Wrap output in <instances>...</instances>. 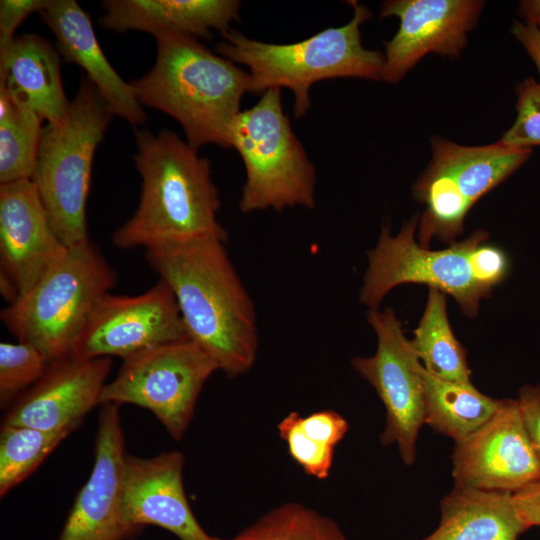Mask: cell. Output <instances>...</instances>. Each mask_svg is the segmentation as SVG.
<instances>
[{
  "label": "cell",
  "mask_w": 540,
  "mask_h": 540,
  "mask_svg": "<svg viewBox=\"0 0 540 540\" xmlns=\"http://www.w3.org/2000/svg\"><path fill=\"white\" fill-rule=\"evenodd\" d=\"M201 238L145 249L148 265L172 290L190 340L227 377L248 373L258 351L256 310L226 250Z\"/></svg>",
  "instance_id": "cell-1"
},
{
  "label": "cell",
  "mask_w": 540,
  "mask_h": 540,
  "mask_svg": "<svg viewBox=\"0 0 540 540\" xmlns=\"http://www.w3.org/2000/svg\"><path fill=\"white\" fill-rule=\"evenodd\" d=\"M135 164L142 179L133 216L112 235L121 249H145L201 238L228 241L219 223L218 189L210 162L173 131L135 130Z\"/></svg>",
  "instance_id": "cell-2"
},
{
  "label": "cell",
  "mask_w": 540,
  "mask_h": 540,
  "mask_svg": "<svg viewBox=\"0 0 540 540\" xmlns=\"http://www.w3.org/2000/svg\"><path fill=\"white\" fill-rule=\"evenodd\" d=\"M154 38L153 67L130 82L140 104L176 119L197 150L206 144L231 148L242 97L250 92L248 71L192 36L161 33Z\"/></svg>",
  "instance_id": "cell-3"
},
{
  "label": "cell",
  "mask_w": 540,
  "mask_h": 540,
  "mask_svg": "<svg viewBox=\"0 0 540 540\" xmlns=\"http://www.w3.org/2000/svg\"><path fill=\"white\" fill-rule=\"evenodd\" d=\"M350 22L329 27L305 40L273 44L251 39L229 29L216 45L217 54L245 65L250 75V92L263 94L271 88H288L294 94L293 115L300 119L311 108L314 83L333 78L382 80L385 55L366 49L361 42V25L371 11L356 1Z\"/></svg>",
  "instance_id": "cell-4"
},
{
  "label": "cell",
  "mask_w": 540,
  "mask_h": 540,
  "mask_svg": "<svg viewBox=\"0 0 540 540\" xmlns=\"http://www.w3.org/2000/svg\"><path fill=\"white\" fill-rule=\"evenodd\" d=\"M113 115L95 85L84 76L64 119L43 127L31 181L53 230L68 249L91 242L86 204L92 162Z\"/></svg>",
  "instance_id": "cell-5"
},
{
  "label": "cell",
  "mask_w": 540,
  "mask_h": 540,
  "mask_svg": "<svg viewBox=\"0 0 540 540\" xmlns=\"http://www.w3.org/2000/svg\"><path fill=\"white\" fill-rule=\"evenodd\" d=\"M117 275L89 242L66 255L14 303L1 311L7 330L37 347L49 363L70 357L97 302L116 284Z\"/></svg>",
  "instance_id": "cell-6"
},
{
  "label": "cell",
  "mask_w": 540,
  "mask_h": 540,
  "mask_svg": "<svg viewBox=\"0 0 540 540\" xmlns=\"http://www.w3.org/2000/svg\"><path fill=\"white\" fill-rule=\"evenodd\" d=\"M230 145L246 171L239 201L243 214L315 207L316 168L284 113L281 89H268L254 106L241 110Z\"/></svg>",
  "instance_id": "cell-7"
},
{
  "label": "cell",
  "mask_w": 540,
  "mask_h": 540,
  "mask_svg": "<svg viewBox=\"0 0 540 540\" xmlns=\"http://www.w3.org/2000/svg\"><path fill=\"white\" fill-rule=\"evenodd\" d=\"M419 214L405 222L396 235L383 226L376 246L368 252V266L359 292L361 303L378 309L395 287L407 283L427 285L452 296L468 317L478 313L480 300L490 295L476 265V249L488 233L477 230L448 248L430 250L415 241Z\"/></svg>",
  "instance_id": "cell-8"
},
{
  "label": "cell",
  "mask_w": 540,
  "mask_h": 540,
  "mask_svg": "<svg viewBox=\"0 0 540 540\" xmlns=\"http://www.w3.org/2000/svg\"><path fill=\"white\" fill-rule=\"evenodd\" d=\"M430 143L432 159L413 187L414 197L425 205L418 223L419 242L425 248L434 238L452 244L474 204L532 153V149L510 147L501 141L464 146L433 136Z\"/></svg>",
  "instance_id": "cell-9"
},
{
  "label": "cell",
  "mask_w": 540,
  "mask_h": 540,
  "mask_svg": "<svg viewBox=\"0 0 540 540\" xmlns=\"http://www.w3.org/2000/svg\"><path fill=\"white\" fill-rule=\"evenodd\" d=\"M217 370L215 360L190 339L155 346L123 360L116 377L104 386L100 405L145 408L178 441L204 384Z\"/></svg>",
  "instance_id": "cell-10"
},
{
  "label": "cell",
  "mask_w": 540,
  "mask_h": 540,
  "mask_svg": "<svg viewBox=\"0 0 540 540\" xmlns=\"http://www.w3.org/2000/svg\"><path fill=\"white\" fill-rule=\"evenodd\" d=\"M367 321L377 336V350L370 357H354L351 364L374 387L386 409L381 444H396L403 462L411 465L425 424L422 364L391 308L369 309Z\"/></svg>",
  "instance_id": "cell-11"
},
{
  "label": "cell",
  "mask_w": 540,
  "mask_h": 540,
  "mask_svg": "<svg viewBox=\"0 0 540 540\" xmlns=\"http://www.w3.org/2000/svg\"><path fill=\"white\" fill-rule=\"evenodd\" d=\"M189 339L176 298L162 280L136 296L106 293L89 315L70 357L123 360L166 343Z\"/></svg>",
  "instance_id": "cell-12"
},
{
  "label": "cell",
  "mask_w": 540,
  "mask_h": 540,
  "mask_svg": "<svg viewBox=\"0 0 540 540\" xmlns=\"http://www.w3.org/2000/svg\"><path fill=\"white\" fill-rule=\"evenodd\" d=\"M452 475L457 488L516 492L540 478V460L517 399H502L493 417L455 442Z\"/></svg>",
  "instance_id": "cell-13"
},
{
  "label": "cell",
  "mask_w": 540,
  "mask_h": 540,
  "mask_svg": "<svg viewBox=\"0 0 540 540\" xmlns=\"http://www.w3.org/2000/svg\"><path fill=\"white\" fill-rule=\"evenodd\" d=\"M481 0H388L380 18L397 17L399 28L385 42L382 80L395 84L426 55L458 58L478 23Z\"/></svg>",
  "instance_id": "cell-14"
},
{
  "label": "cell",
  "mask_w": 540,
  "mask_h": 540,
  "mask_svg": "<svg viewBox=\"0 0 540 540\" xmlns=\"http://www.w3.org/2000/svg\"><path fill=\"white\" fill-rule=\"evenodd\" d=\"M94 463L79 490L59 540H126L139 531L122 515L121 484L126 456L119 405H101Z\"/></svg>",
  "instance_id": "cell-15"
},
{
  "label": "cell",
  "mask_w": 540,
  "mask_h": 540,
  "mask_svg": "<svg viewBox=\"0 0 540 540\" xmlns=\"http://www.w3.org/2000/svg\"><path fill=\"white\" fill-rule=\"evenodd\" d=\"M111 366L110 357H67L50 363L43 376L6 409L2 425L73 432L100 405Z\"/></svg>",
  "instance_id": "cell-16"
},
{
  "label": "cell",
  "mask_w": 540,
  "mask_h": 540,
  "mask_svg": "<svg viewBox=\"0 0 540 540\" xmlns=\"http://www.w3.org/2000/svg\"><path fill=\"white\" fill-rule=\"evenodd\" d=\"M67 251L52 228L34 183L1 184L0 276L13 284L18 296L30 290Z\"/></svg>",
  "instance_id": "cell-17"
},
{
  "label": "cell",
  "mask_w": 540,
  "mask_h": 540,
  "mask_svg": "<svg viewBox=\"0 0 540 540\" xmlns=\"http://www.w3.org/2000/svg\"><path fill=\"white\" fill-rule=\"evenodd\" d=\"M183 468L179 451L149 458L126 454L121 484L125 522L138 531L155 525L180 540H223L209 535L195 518L184 490Z\"/></svg>",
  "instance_id": "cell-18"
},
{
  "label": "cell",
  "mask_w": 540,
  "mask_h": 540,
  "mask_svg": "<svg viewBox=\"0 0 540 540\" xmlns=\"http://www.w3.org/2000/svg\"><path fill=\"white\" fill-rule=\"evenodd\" d=\"M39 14L55 35L59 54L85 71L114 115L133 126L144 124L147 117L132 85L105 57L91 20L79 4L74 0H49Z\"/></svg>",
  "instance_id": "cell-19"
},
{
  "label": "cell",
  "mask_w": 540,
  "mask_h": 540,
  "mask_svg": "<svg viewBox=\"0 0 540 540\" xmlns=\"http://www.w3.org/2000/svg\"><path fill=\"white\" fill-rule=\"evenodd\" d=\"M102 6L105 14L99 24L104 29L210 38L213 30L230 29L241 4L236 0H105Z\"/></svg>",
  "instance_id": "cell-20"
},
{
  "label": "cell",
  "mask_w": 540,
  "mask_h": 540,
  "mask_svg": "<svg viewBox=\"0 0 540 540\" xmlns=\"http://www.w3.org/2000/svg\"><path fill=\"white\" fill-rule=\"evenodd\" d=\"M0 87L15 104L46 123L61 122L70 106L62 85L59 52L36 34L17 36L0 59Z\"/></svg>",
  "instance_id": "cell-21"
},
{
  "label": "cell",
  "mask_w": 540,
  "mask_h": 540,
  "mask_svg": "<svg viewBox=\"0 0 540 540\" xmlns=\"http://www.w3.org/2000/svg\"><path fill=\"white\" fill-rule=\"evenodd\" d=\"M440 510L438 527L423 540H517L527 530L509 491L454 487Z\"/></svg>",
  "instance_id": "cell-22"
},
{
  "label": "cell",
  "mask_w": 540,
  "mask_h": 540,
  "mask_svg": "<svg viewBox=\"0 0 540 540\" xmlns=\"http://www.w3.org/2000/svg\"><path fill=\"white\" fill-rule=\"evenodd\" d=\"M421 376L425 397V424L438 433L460 442L497 412L502 399H494L477 390L472 383L440 379L423 366Z\"/></svg>",
  "instance_id": "cell-23"
},
{
  "label": "cell",
  "mask_w": 540,
  "mask_h": 540,
  "mask_svg": "<svg viewBox=\"0 0 540 540\" xmlns=\"http://www.w3.org/2000/svg\"><path fill=\"white\" fill-rule=\"evenodd\" d=\"M410 343L423 368L433 376L472 383L466 350L451 329L446 297L438 289L429 288L423 316Z\"/></svg>",
  "instance_id": "cell-24"
},
{
  "label": "cell",
  "mask_w": 540,
  "mask_h": 540,
  "mask_svg": "<svg viewBox=\"0 0 540 540\" xmlns=\"http://www.w3.org/2000/svg\"><path fill=\"white\" fill-rule=\"evenodd\" d=\"M43 121L15 104L0 87V184L32 179Z\"/></svg>",
  "instance_id": "cell-25"
},
{
  "label": "cell",
  "mask_w": 540,
  "mask_h": 540,
  "mask_svg": "<svg viewBox=\"0 0 540 540\" xmlns=\"http://www.w3.org/2000/svg\"><path fill=\"white\" fill-rule=\"evenodd\" d=\"M228 540H348L339 525L301 503L287 502L263 514Z\"/></svg>",
  "instance_id": "cell-26"
},
{
  "label": "cell",
  "mask_w": 540,
  "mask_h": 540,
  "mask_svg": "<svg viewBox=\"0 0 540 540\" xmlns=\"http://www.w3.org/2000/svg\"><path fill=\"white\" fill-rule=\"evenodd\" d=\"M71 431H44L2 425L0 430V496L25 480Z\"/></svg>",
  "instance_id": "cell-27"
},
{
  "label": "cell",
  "mask_w": 540,
  "mask_h": 540,
  "mask_svg": "<svg viewBox=\"0 0 540 540\" xmlns=\"http://www.w3.org/2000/svg\"><path fill=\"white\" fill-rule=\"evenodd\" d=\"M34 345L18 341L0 343V406L7 409L21 394L33 386L48 365Z\"/></svg>",
  "instance_id": "cell-28"
},
{
  "label": "cell",
  "mask_w": 540,
  "mask_h": 540,
  "mask_svg": "<svg viewBox=\"0 0 540 540\" xmlns=\"http://www.w3.org/2000/svg\"><path fill=\"white\" fill-rule=\"evenodd\" d=\"M299 417L298 412L288 413L277 425L279 436L286 443L290 457L306 474L324 480L330 474L335 448L307 436Z\"/></svg>",
  "instance_id": "cell-29"
},
{
  "label": "cell",
  "mask_w": 540,
  "mask_h": 540,
  "mask_svg": "<svg viewBox=\"0 0 540 540\" xmlns=\"http://www.w3.org/2000/svg\"><path fill=\"white\" fill-rule=\"evenodd\" d=\"M516 119L499 140L520 149L540 145V83L527 77L516 86Z\"/></svg>",
  "instance_id": "cell-30"
},
{
  "label": "cell",
  "mask_w": 540,
  "mask_h": 540,
  "mask_svg": "<svg viewBox=\"0 0 540 540\" xmlns=\"http://www.w3.org/2000/svg\"><path fill=\"white\" fill-rule=\"evenodd\" d=\"M299 423L307 436L332 448L344 438L349 428L346 419L331 409L300 415Z\"/></svg>",
  "instance_id": "cell-31"
},
{
  "label": "cell",
  "mask_w": 540,
  "mask_h": 540,
  "mask_svg": "<svg viewBox=\"0 0 540 540\" xmlns=\"http://www.w3.org/2000/svg\"><path fill=\"white\" fill-rule=\"evenodd\" d=\"M49 0L0 1V59L8 53L18 26L32 13L40 12Z\"/></svg>",
  "instance_id": "cell-32"
},
{
  "label": "cell",
  "mask_w": 540,
  "mask_h": 540,
  "mask_svg": "<svg viewBox=\"0 0 540 540\" xmlns=\"http://www.w3.org/2000/svg\"><path fill=\"white\" fill-rule=\"evenodd\" d=\"M517 401L528 436L540 460V384L524 385L518 392Z\"/></svg>",
  "instance_id": "cell-33"
},
{
  "label": "cell",
  "mask_w": 540,
  "mask_h": 540,
  "mask_svg": "<svg viewBox=\"0 0 540 540\" xmlns=\"http://www.w3.org/2000/svg\"><path fill=\"white\" fill-rule=\"evenodd\" d=\"M513 500L527 529L540 527V478L514 492Z\"/></svg>",
  "instance_id": "cell-34"
},
{
  "label": "cell",
  "mask_w": 540,
  "mask_h": 540,
  "mask_svg": "<svg viewBox=\"0 0 540 540\" xmlns=\"http://www.w3.org/2000/svg\"><path fill=\"white\" fill-rule=\"evenodd\" d=\"M511 33L530 56L540 75V26L515 20Z\"/></svg>",
  "instance_id": "cell-35"
},
{
  "label": "cell",
  "mask_w": 540,
  "mask_h": 540,
  "mask_svg": "<svg viewBox=\"0 0 540 540\" xmlns=\"http://www.w3.org/2000/svg\"><path fill=\"white\" fill-rule=\"evenodd\" d=\"M519 12L524 22L540 26V0H523L519 3Z\"/></svg>",
  "instance_id": "cell-36"
}]
</instances>
